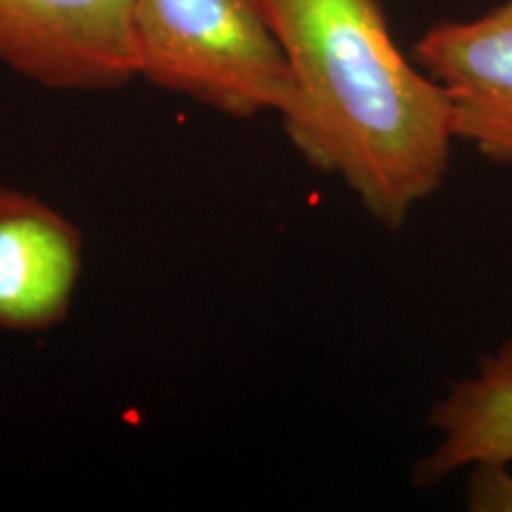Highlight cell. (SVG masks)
Segmentation results:
<instances>
[{"mask_svg":"<svg viewBox=\"0 0 512 512\" xmlns=\"http://www.w3.org/2000/svg\"><path fill=\"white\" fill-rule=\"evenodd\" d=\"M83 273V235L41 197L0 183V330L57 328Z\"/></svg>","mask_w":512,"mask_h":512,"instance_id":"5","label":"cell"},{"mask_svg":"<svg viewBox=\"0 0 512 512\" xmlns=\"http://www.w3.org/2000/svg\"><path fill=\"white\" fill-rule=\"evenodd\" d=\"M138 79L226 117L283 114L292 76L261 0H133Z\"/></svg>","mask_w":512,"mask_h":512,"instance_id":"2","label":"cell"},{"mask_svg":"<svg viewBox=\"0 0 512 512\" xmlns=\"http://www.w3.org/2000/svg\"><path fill=\"white\" fill-rule=\"evenodd\" d=\"M0 64L53 91L138 79L133 0H0Z\"/></svg>","mask_w":512,"mask_h":512,"instance_id":"3","label":"cell"},{"mask_svg":"<svg viewBox=\"0 0 512 512\" xmlns=\"http://www.w3.org/2000/svg\"><path fill=\"white\" fill-rule=\"evenodd\" d=\"M465 503L472 512H512V460L472 465Z\"/></svg>","mask_w":512,"mask_h":512,"instance_id":"7","label":"cell"},{"mask_svg":"<svg viewBox=\"0 0 512 512\" xmlns=\"http://www.w3.org/2000/svg\"><path fill=\"white\" fill-rule=\"evenodd\" d=\"M437 446L415 463L413 484L437 486L453 472L512 460V337L479 358L477 375L448 387L430 411Z\"/></svg>","mask_w":512,"mask_h":512,"instance_id":"6","label":"cell"},{"mask_svg":"<svg viewBox=\"0 0 512 512\" xmlns=\"http://www.w3.org/2000/svg\"><path fill=\"white\" fill-rule=\"evenodd\" d=\"M451 107L453 136L512 164V0L467 22H439L413 46Z\"/></svg>","mask_w":512,"mask_h":512,"instance_id":"4","label":"cell"},{"mask_svg":"<svg viewBox=\"0 0 512 512\" xmlns=\"http://www.w3.org/2000/svg\"><path fill=\"white\" fill-rule=\"evenodd\" d=\"M283 46L292 98L283 131L306 164L354 192L370 219L399 230L441 188L451 107L408 60L380 0H261Z\"/></svg>","mask_w":512,"mask_h":512,"instance_id":"1","label":"cell"}]
</instances>
